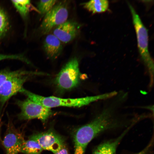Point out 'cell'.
Segmentation results:
<instances>
[{"instance_id": "cell-1", "label": "cell", "mask_w": 154, "mask_h": 154, "mask_svg": "<svg viewBox=\"0 0 154 154\" xmlns=\"http://www.w3.org/2000/svg\"><path fill=\"white\" fill-rule=\"evenodd\" d=\"M111 110H104L90 123L77 129L73 135L74 154H84L89 143L98 135L116 125Z\"/></svg>"}, {"instance_id": "cell-2", "label": "cell", "mask_w": 154, "mask_h": 154, "mask_svg": "<svg viewBox=\"0 0 154 154\" xmlns=\"http://www.w3.org/2000/svg\"><path fill=\"white\" fill-rule=\"evenodd\" d=\"M19 92L30 100L49 108L58 107H80L98 100L107 99L111 96L110 94L108 93L97 96L75 98H63L53 96L45 97L33 93L23 87Z\"/></svg>"}, {"instance_id": "cell-3", "label": "cell", "mask_w": 154, "mask_h": 154, "mask_svg": "<svg viewBox=\"0 0 154 154\" xmlns=\"http://www.w3.org/2000/svg\"><path fill=\"white\" fill-rule=\"evenodd\" d=\"M133 23L136 33L138 48L141 56L149 72L151 81H153L154 62L148 50L147 30L142 23L138 15L129 3Z\"/></svg>"}, {"instance_id": "cell-4", "label": "cell", "mask_w": 154, "mask_h": 154, "mask_svg": "<svg viewBox=\"0 0 154 154\" xmlns=\"http://www.w3.org/2000/svg\"><path fill=\"white\" fill-rule=\"evenodd\" d=\"M80 76L78 60L76 58H73L63 66L57 75L55 84L60 91L70 90L78 85Z\"/></svg>"}, {"instance_id": "cell-5", "label": "cell", "mask_w": 154, "mask_h": 154, "mask_svg": "<svg viewBox=\"0 0 154 154\" xmlns=\"http://www.w3.org/2000/svg\"><path fill=\"white\" fill-rule=\"evenodd\" d=\"M16 103L21 110L18 117L21 120L38 119L45 123L53 114L50 108L28 98L24 100H17Z\"/></svg>"}, {"instance_id": "cell-6", "label": "cell", "mask_w": 154, "mask_h": 154, "mask_svg": "<svg viewBox=\"0 0 154 154\" xmlns=\"http://www.w3.org/2000/svg\"><path fill=\"white\" fill-rule=\"evenodd\" d=\"M67 5L65 2H57L44 16L40 29L43 34L67 21L68 17Z\"/></svg>"}, {"instance_id": "cell-7", "label": "cell", "mask_w": 154, "mask_h": 154, "mask_svg": "<svg viewBox=\"0 0 154 154\" xmlns=\"http://www.w3.org/2000/svg\"><path fill=\"white\" fill-rule=\"evenodd\" d=\"M35 76L18 75L6 81L0 87V108L1 109L12 96L19 92L25 83Z\"/></svg>"}, {"instance_id": "cell-8", "label": "cell", "mask_w": 154, "mask_h": 154, "mask_svg": "<svg viewBox=\"0 0 154 154\" xmlns=\"http://www.w3.org/2000/svg\"><path fill=\"white\" fill-rule=\"evenodd\" d=\"M29 139L37 141L43 150L50 151L54 154L64 147L62 137L52 131L33 135Z\"/></svg>"}, {"instance_id": "cell-9", "label": "cell", "mask_w": 154, "mask_h": 154, "mask_svg": "<svg viewBox=\"0 0 154 154\" xmlns=\"http://www.w3.org/2000/svg\"><path fill=\"white\" fill-rule=\"evenodd\" d=\"M24 141L21 133L9 121L6 133L2 141L6 154H18L20 152Z\"/></svg>"}, {"instance_id": "cell-10", "label": "cell", "mask_w": 154, "mask_h": 154, "mask_svg": "<svg viewBox=\"0 0 154 154\" xmlns=\"http://www.w3.org/2000/svg\"><path fill=\"white\" fill-rule=\"evenodd\" d=\"M80 25L72 21H67L54 28L53 35L61 42L67 43L72 40L79 32Z\"/></svg>"}, {"instance_id": "cell-11", "label": "cell", "mask_w": 154, "mask_h": 154, "mask_svg": "<svg viewBox=\"0 0 154 154\" xmlns=\"http://www.w3.org/2000/svg\"><path fill=\"white\" fill-rule=\"evenodd\" d=\"M43 47L47 56L52 59L58 58L62 50L61 42L52 34L48 35L46 37L44 41Z\"/></svg>"}, {"instance_id": "cell-12", "label": "cell", "mask_w": 154, "mask_h": 154, "mask_svg": "<svg viewBox=\"0 0 154 154\" xmlns=\"http://www.w3.org/2000/svg\"><path fill=\"white\" fill-rule=\"evenodd\" d=\"M129 129L115 139L110 140L99 145L94 149L92 154H116L118 145Z\"/></svg>"}, {"instance_id": "cell-13", "label": "cell", "mask_w": 154, "mask_h": 154, "mask_svg": "<svg viewBox=\"0 0 154 154\" xmlns=\"http://www.w3.org/2000/svg\"><path fill=\"white\" fill-rule=\"evenodd\" d=\"M83 7L92 13L104 12L108 9L109 2L106 0H92L83 4Z\"/></svg>"}, {"instance_id": "cell-14", "label": "cell", "mask_w": 154, "mask_h": 154, "mask_svg": "<svg viewBox=\"0 0 154 154\" xmlns=\"http://www.w3.org/2000/svg\"><path fill=\"white\" fill-rule=\"evenodd\" d=\"M27 74L36 76L42 74V73L22 70L12 71L8 69H6L0 70V87L6 81L12 77L18 75Z\"/></svg>"}, {"instance_id": "cell-15", "label": "cell", "mask_w": 154, "mask_h": 154, "mask_svg": "<svg viewBox=\"0 0 154 154\" xmlns=\"http://www.w3.org/2000/svg\"><path fill=\"white\" fill-rule=\"evenodd\" d=\"M43 149L36 141L29 139L24 141L20 152L25 154H41Z\"/></svg>"}, {"instance_id": "cell-16", "label": "cell", "mask_w": 154, "mask_h": 154, "mask_svg": "<svg viewBox=\"0 0 154 154\" xmlns=\"http://www.w3.org/2000/svg\"><path fill=\"white\" fill-rule=\"evenodd\" d=\"M11 2L22 18L26 19L32 5L30 0H12Z\"/></svg>"}, {"instance_id": "cell-17", "label": "cell", "mask_w": 154, "mask_h": 154, "mask_svg": "<svg viewBox=\"0 0 154 154\" xmlns=\"http://www.w3.org/2000/svg\"><path fill=\"white\" fill-rule=\"evenodd\" d=\"M10 27L8 15L3 9L0 7V40L6 36Z\"/></svg>"}, {"instance_id": "cell-18", "label": "cell", "mask_w": 154, "mask_h": 154, "mask_svg": "<svg viewBox=\"0 0 154 154\" xmlns=\"http://www.w3.org/2000/svg\"><path fill=\"white\" fill-rule=\"evenodd\" d=\"M57 0H40L37 3V9L38 13L42 15H44L58 2Z\"/></svg>"}, {"instance_id": "cell-19", "label": "cell", "mask_w": 154, "mask_h": 154, "mask_svg": "<svg viewBox=\"0 0 154 154\" xmlns=\"http://www.w3.org/2000/svg\"><path fill=\"white\" fill-rule=\"evenodd\" d=\"M19 60L29 64H31V61L22 54H0V61L6 59Z\"/></svg>"}, {"instance_id": "cell-20", "label": "cell", "mask_w": 154, "mask_h": 154, "mask_svg": "<svg viewBox=\"0 0 154 154\" xmlns=\"http://www.w3.org/2000/svg\"><path fill=\"white\" fill-rule=\"evenodd\" d=\"M152 143H150L144 149L139 152L134 154H147L151 146Z\"/></svg>"}, {"instance_id": "cell-21", "label": "cell", "mask_w": 154, "mask_h": 154, "mask_svg": "<svg viewBox=\"0 0 154 154\" xmlns=\"http://www.w3.org/2000/svg\"><path fill=\"white\" fill-rule=\"evenodd\" d=\"M54 154H68V153L67 149L64 146Z\"/></svg>"}, {"instance_id": "cell-22", "label": "cell", "mask_w": 154, "mask_h": 154, "mask_svg": "<svg viewBox=\"0 0 154 154\" xmlns=\"http://www.w3.org/2000/svg\"><path fill=\"white\" fill-rule=\"evenodd\" d=\"M1 122H0V128H1ZM1 140V137H0V141Z\"/></svg>"}]
</instances>
